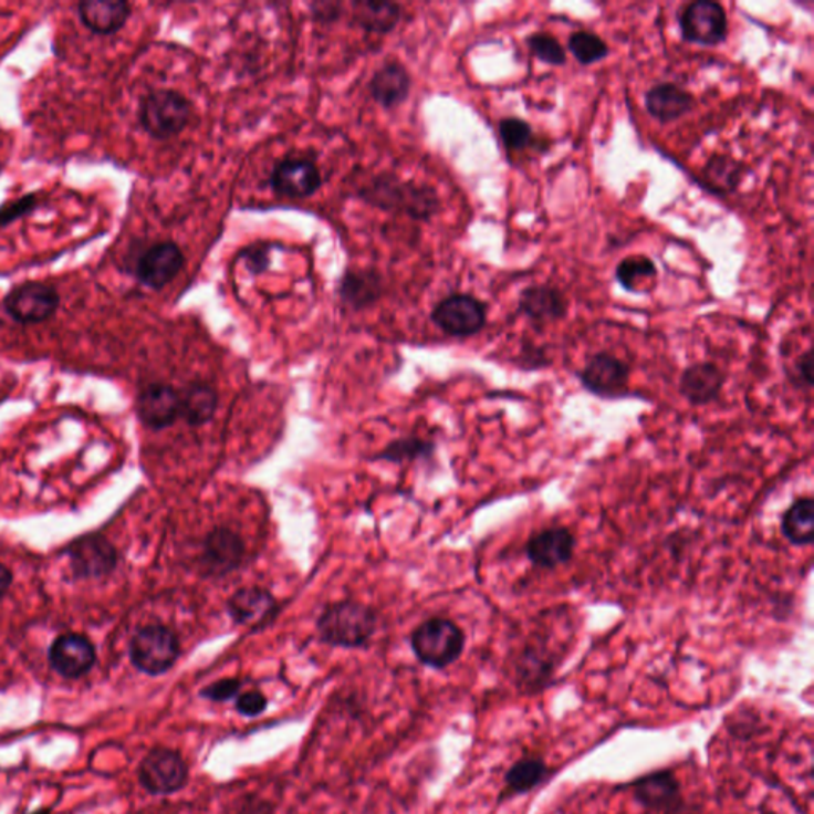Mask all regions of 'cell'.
I'll use <instances>...</instances> for the list:
<instances>
[{
	"label": "cell",
	"mask_w": 814,
	"mask_h": 814,
	"mask_svg": "<svg viewBox=\"0 0 814 814\" xmlns=\"http://www.w3.org/2000/svg\"><path fill=\"white\" fill-rule=\"evenodd\" d=\"M376 613L355 602H340L323 610L317 623L320 639L336 648H363L376 632Z\"/></svg>",
	"instance_id": "obj_1"
},
{
	"label": "cell",
	"mask_w": 814,
	"mask_h": 814,
	"mask_svg": "<svg viewBox=\"0 0 814 814\" xmlns=\"http://www.w3.org/2000/svg\"><path fill=\"white\" fill-rule=\"evenodd\" d=\"M363 199L390 212H401L413 218L428 220L438 212L439 198L435 190L405 184L398 178L382 176L362 191Z\"/></svg>",
	"instance_id": "obj_2"
},
{
	"label": "cell",
	"mask_w": 814,
	"mask_h": 814,
	"mask_svg": "<svg viewBox=\"0 0 814 814\" xmlns=\"http://www.w3.org/2000/svg\"><path fill=\"white\" fill-rule=\"evenodd\" d=\"M191 102L176 90H153L142 97L137 118L142 129L156 140L178 136L190 123Z\"/></svg>",
	"instance_id": "obj_3"
},
{
	"label": "cell",
	"mask_w": 814,
	"mask_h": 814,
	"mask_svg": "<svg viewBox=\"0 0 814 814\" xmlns=\"http://www.w3.org/2000/svg\"><path fill=\"white\" fill-rule=\"evenodd\" d=\"M410 646L421 664L442 670L460 659L465 634L452 620L432 617L414 630Z\"/></svg>",
	"instance_id": "obj_4"
},
{
	"label": "cell",
	"mask_w": 814,
	"mask_h": 814,
	"mask_svg": "<svg viewBox=\"0 0 814 814\" xmlns=\"http://www.w3.org/2000/svg\"><path fill=\"white\" fill-rule=\"evenodd\" d=\"M178 656L180 643L165 625H147L129 643V659L145 675H165L176 665Z\"/></svg>",
	"instance_id": "obj_5"
},
{
	"label": "cell",
	"mask_w": 814,
	"mask_h": 814,
	"mask_svg": "<svg viewBox=\"0 0 814 814\" xmlns=\"http://www.w3.org/2000/svg\"><path fill=\"white\" fill-rule=\"evenodd\" d=\"M60 305L61 294L56 286L39 280H28L13 286L2 300L6 314L20 325L49 322L56 315Z\"/></svg>",
	"instance_id": "obj_6"
},
{
	"label": "cell",
	"mask_w": 814,
	"mask_h": 814,
	"mask_svg": "<svg viewBox=\"0 0 814 814\" xmlns=\"http://www.w3.org/2000/svg\"><path fill=\"white\" fill-rule=\"evenodd\" d=\"M682 39L701 46H716L729 35V18L724 7L712 0H696L679 17Z\"/></svg>",
	"instance_id": "obj_7"
},
{
	"label": "cell",
	"mask_w": 814,
	"mask_h": 814,
	"mask_svg": "<svg viewBox=\"0 0 814 814\" xmlns=\"http://www.w3.org/2000/svg\"><path fill=\"white\" fill-rule=\"evenodd\" d=\"M139 780L153 795L176 794L187 786L188 765L177 751L156 748L142 761Z\"/></svg>",
	"instance_id": "obj_8"
},
{
	"label": "cell",
	"mask_w": 814,
	"mask_h": 814,
	"mask_svg": "<svg viewBox=\"0 0 814 814\" xmlns=\"http://www.w3.org/2000/svg\"><path fill=\"white\" fill-rule=\"evenodd\" d=\"M184 264L185 254L176 242H156L136 258L133 275L140 285L159 292L180 274Z\"/></svg>",
	"instance_id": "obj_9"
},
{
	"label": "cell",
	"mask_w": 814,
	"mask_h": 814,
	"mask_svg": "<svg viewBox=\"0 0 814 814\" xmlns=\"http://www.w3.org/2000/svg\"><path fill=\"white\" fill-rule=\"evenodd\" d=\"M431 319L449 336H474L486 326L487 305L470 294H452L436 305Z\"/></svg>",
	"instance_id": "obj_10"
},
{
	"label": "cell",
	"mask_w": 814,
	"mask_h": 814,
	"mask_svg": "<svg viewBox=\"0 0 814 814\" xmlns=\"http://www.w3.org/2000/svg\"><path fill=\"white\" fill-rule=\"evenodd\" d=\"M580 380L591 394L602 398H620L627 392L630 368L617 356L602 352L592 356L581 369Z\"/></svg>",
	"instance_id": "obj_11"
},
{
	"label": "cell",
	"mask_w": 814,
	"mask_h": 814,
	"mask_svg": "<svg viewBox=\"0 0 814 814\" xmlns=\"http://www.w3.org/2000/svg\"><path fill=\"white\" fill-rule=\"evenodd\" d=\"M635 801L648 812L660 814H685L681 784L674 773L659 772L641 778L632 786Z\"/></svg>",
	"instance_id": "obj_12"
},
{
	"label": "cell",
	"mask_w": 814,
	"mask_h": 814,
	"mask_svg": "<svg viewBox=\"0 0 814 814\" xmlns=\"http://www.w3.org/2000/svg\"><path fill=\"white\" fill-rule=\"evenodd\" d=\"M76 577H104L116 568L118 554L105 538L91 534L75 540L67 549Z\"/></svg>",
	"instance_id": "obj_13"
},
{
	"label": "cell",
	"mask_w": 814,
	"mask_h": 814,
	"mask_svg": "<svg viewBox=\"0 0 814 814\" xmlns=\"http://www.w3.org/2000/svg\"><path fill=\"white\" fill-rule=\"evenodd\" d=\"M269 185L278 195L307 198L322 187V174L311 159H283L272 169Z\"/></svg>",
	"instance_id": "obj_14"
},
{
	"label": "cell",
	"mask_w": 814,
	"mask_h": 814,
	"mask_svg": "<svg viewBox=\"0 0 814 814\" xmlns=\"http://www.w3.org/2000/svg\"><path fill=\"white\" fill-rule=\"evenodd\" d=\"M246 547L242 538L228 526H218L204 540L202 566L209 576L220 577L241 565Z\"/></svg>",
	"instance_id": "obj_15"
},
{
	"label": "cell",
	"mask_w": 814,
	"mask_h": 814,
	"mask_svg": "<svg viewBox=\"0 0 814 814\" xmlns=\"http://www.w3.org/2000/svg\"><path fill=\"white\" fill-rule=\"evenodd\" d=\"M51 668L64 678H79L88 674L96 661V649L86 636L65 634L58 636L49 650Z\"/></svg>",
	"instance_id": "obj_16"
},
{
	"label": "cell",
	"mask_w": 814,
	"mask_h": 814,
	"mask_svg": "<svg viewBox=\"0 0 814 814\" xmlns=\"http://www.w3.org/2000/svg\"><path fill=\"white\" fill-rule=\"evenodd\" d=\"M576 538L565 526H552L534 533L526 543V557L534 566L555 570L573 559Z\"/></svg>",
	"instance_id": "obj_17"
},
{
	"label": "cell",
	"mask_w": 814,
	"mask_h": 814,
	"mask_svg": "<svg viewBox=\"0 0 814 814\" xmlns=\"http://www.w3.org/2000/svg\"><path fill=\"white\" fill-rule=\"evenodd\" d=\"M137 414L145 427L163 430L180 417V392L166 384H152L137 398Z\"/></svg>",
	"instance_id": "obj_18"
},
{
	"label": "cell",
	"mask_w": 814,
	"mask_h": 814,
	"mask_svg": "<svg viewBox=\"0 0 814 814\" xmlns=\"http://www.w3.org/2000/svg\"><path fill=\"white\" fill-rule=\"evenodd\" d=\"M133 6L125 0H83L76 6V17L83 28L96 35H114L125 28Z\"/></svg>",
	"instance_id": "obj_19"
},
{
	"label": "cell",
	"mask_w": 814,
	"mask_h": 814,
	"mask_svg": "<svg viewBox=\"0 0 814 814\" xmlns=\"http://www.w3.org/2000/svg\"><path fill=\"white\" fill-rule=\"evenodd\" d=\"M228 613L238 625L263 627L278 613V602L271 592L260 587H247L236 592L228 602Z\"/></svg>",
	"instance_id": "obj_20"
},
{
	"label": "cell",
	"mask_w": 814,
	"mask_h": 814,
	"mask_svg": "<svg viewBox=\"0 0 814 814\" xmlns=\"http://www.w3.org/2000/svg\"><path fill=\"white\" fill-rule=\"evenodd\" d=\"M519 311L534 325L543 326L566 317L568 300L554 286L532 285L519 296Z\"/></svg>",
	"instance_id": "obj_21"
},
{
	"label": "cell",
	"mask_w": 814,
	"mask_h": 814,
	"mask_svg": "<svg viewBox=\"0 0 814 814\" xmlns=\"http://www.w3.org/2000/svg\"><path fill=\"white\" fill-rule=\"evenodd\" d=\"M646 111L661 125L678 122L696 107L692 94L676 83H660L645 94Z\"/></svg>",
	"instance_id": "obj_22"
},
{
	"label": "cell",
	"mask_w": 814,
	"mask_h": 814,
	"mask_svg": "<svg viewBox=\"0 0 814 814\" xmlns=\"http://www.w3.org/2000/svg\"><path fill=\"white\" fill-rule=\"evenodd\" d=\"M726 376L714 363H696L682 373L679 392L692 406L716 401L724 387Z\"/></svg>",
	"instance_id": "obj_23"
},
{
	"label": "cell",
	"mask_w": 814,
	"mask_h": 814,
	"mask_svg": "<svg viewBox=\"0 0 814 814\" xmlns=\"http://www.w3.org/2000/svg\"><path fill=\"white\" fill-rule=\"evenodd\" d=\"M413 86L405 65L387 63L382 65L369 83L371 96L385 108H394L407 100Z\"/></svg>",
	"instance_id": "obj_24"
},
{
	"label": "cell",
	"mask_w": 814,
	"mask_h": 814,
	"mask_svg": "<svg viewBox=\"0 0 814 814\" xmlns=\"http://www.w3.org/2000/svg\"><path fill=\"white\" fill-rule=\"evenodd\" d=\"M549 766L540 755H526L508 770L504 776V792L501 797L526 794L547 780Z\"/></svg>",
	"instance_id": "obj_25"
},
{
	"label": "cell",
	"mask_w": 814,
	"mask_h": 814,
	"mask_svg": "<svg viewBox=\"0 0 814 814\" xmlns=\"http://www.w3.org/2000/svg\"><path fill=\"white\" fill-rule=\"evenodd\" d=\"M218 406L216 388L207 384H191L180 392V417L191 427H201L212 420Z\"/></svg>",
	"instance_id": "obj_26"
},
{
	"label": "cell",
	"mask_w": 814,
	"mask_h": 814,
	"mask_svg": "<svg viewBox=\"0 0 814 814\" xmlns=\"http://www.w3.org/2000/svg\"><path fill=\"white\" fill-rule=\"evenodd\" d=\"M382 293V280L374 271H348L341 279L340 296L352 309L376 303Z\"/></svg>",
	"instance_id": "obj_27"
},
{
	"label": "cell",
	"mask_w": 814,
	"mask_h": 814,
	"mask_svg": "<svg viewBox=\"0 0 814 814\" xmlns=\"http://www.w3.org/2000/svg\"><path fill=\"white\" fill-rule=\"evenodd\" d=\"M781 532L794 546H810L814 538V500L805 497L794 501L784 512Z\"/></svg>",
	"instance_id": "obj_28"
},
{
	"label": "cell",
	"mask_w": 814,
	"mask_h": 814,
	"mask_svg": "<svg viewBox=\"0 0 814 814\" xmlns=\"http://www.w3.org/2000/svg\"><path fill=\"white\" fill-rule=\"evenodd\" d=\"M352 10L355 23L373 34H387L401 20V9L390 2H354Z\"/></svg>",
	"instance_id": "obj_29"
},
{
	"label": "cell",
	"mask_w": 814,
	"mask_h": 814,
	"mask_svg": "<svg viewBox=\"0 0 814 814\" xmlns=\"http://www.w3.org/2000/svg\"><path fill=\"white\" fill-rule=\"evenodd\" d=\"M657 275L659 272H657L656 264L645 254H630L624 258L616 268L617 282L630 293L648 292L649 285L656 283Z\"/></svg>",
	"instance_id": "obj_30"
},
{
	"label": "cell",
	"mask_w": 814,
	"mask_h": 814,
	"mask_svg": "<svg viewBox=\"0 0 814 814\" xmlns=\"http://www.w3.org/2000/svg\"><path fill=\"white\" fill-rule=\"evenodd\" d=\"M568 49L577 63L592 65L609 56V46L594 32L577 31L570 35Z\"/></svg>",
	"instance_id": "obj_31"
},
{
	"label": "cell",
	"mask_w": 814,
	"mask_h": 814,
	"mask_svg": "<svg viewBox=\"0 0 814 814\" xmlns=\"http://www.w3.org/2000/svg\"><path fill=\"white\" fill-rule=\"evenodd\" d=\"M498 131L508 152H522L533 144V129L525 119L509 116L501 119Z\"/></svg>",
	"instance_id": "obj_32"
},
{
	"label": "cell",
	"mask_w": 814,
	"mask_h": 814,
	"mask_svg": "<svg viewBox=\"0 0 814 814\" xmlns=\"http://www.w3.org/2000/svg\"><path fill=\"white\" fill-rule=\"evenodd\" d=\"M526 45L534 58L549 65H563L566 63V51L562 43L547 32H534L526 38Z\"/></svg>",
	"instance_id": "obj_33"
},
{
	"label": "cell",
	"mask_w": 814,
	"mask_h": 814,
	"mask_svg": "<svg viewBox=\"0 0 814 814\" xmlns=\"http://www.w3.org/2000/svg\"><path fill=\"white\" fill-rule=\"evenodd\" d=\"M705 177L719 190H733L740 181V166L727 156H714L705 169Z\"/></svg>",
	"instance_id": "obj_34"
},
{
	"label": "cell",
	"mask_w": 814,
	"mask_h": 814,
	"mask_svg": "<svg viewBox=\"0 0 814 814\" xmlns=\"http://www.w3.org/2000/svg\"><path fill=\"white\" fill-rule=\"evenodd\" d=\"M432 446L430 442L424 441L420 438H405L398 439V441L392 442L390 446L385 447L384 450L377 456V460L399 461L416 460V458L428 456L431 453Z\"/></svg>",
	"instance_id": "obj_35"
},
{
	"label": "cell",
	"mask_w": 814,
	"mask_h": 814,
	"mask_svg": "<svg viewBox=\"0 0 814 814\" xmlns=\"http://www.w3.org/2000/svg\"><path fill=\"white\" fill-rule=\"evenodd\" d=\"M39 206L38 192H29L13 201L3 202L0 206V228L10 227L21 218L31 216L39 209Z\"/></svg>",
	"instance_id": "obj_36"
},
{
	"label": "cell",
	"mask_w": 814,
	"mask_h": 814,
	"mask_svg": "<svg viewBox=\"0 0 814 814\" xmlns=\"http://www.w3.org/2000/svg\"><path fill=\"white\" fill-rule=\"evenodd\" d=\"M242 681L238 678H225L218 679L212 685L204 687L199 697L202 699L213 701V703H225V701L236 700V697L241 693Z\"/></svg>",
	"instance_id": "obj_37"
},
{
	"label": "cell",
	"mask_w": 814,
	"mask_h": 814,
	"mask_svg": "<svg viewBox=\"0 0 814 814\" xmlns=\"http://www.w3.org/2000/svg\"><path fill=\"white\" fill-rule=\"evenodd\" d=\"M268 697L260 690H249L236 697V711L243 718H258L268 710Z\"/></svg>",
	"instance_id": "obj_38"
},
{
	"label": "cell",
	"mask_w": 814,
	"mask_h": 814,
	"mask_svg": "<svg viewBox=\"0 0 814 814\" xmlns=\"http://www.w3.org/2000/svg\"><path fill=\"white\" fill-rule=\"evenodd\" d=\"M792 380L799 387H813V351L808 348L805 354L795 359L794 368H792Z\"/></svg>",
	"instance_id": "obj_39"
},
{
	"label": "cell",
	"mask_w": 814,
	"mask_h": 814,
	"mask_svg": "<svg viewBox=\"0 0 814 814\" xmlns=\"http://www.w3.org/2000/svg\"><path fill=\"white\" fill-rule=\"evenodd\" d=\"M269 246H254L247 250L246 254H242L247 260V269L253 274H260V272L267 271L269 267Z\"/></svg>",
	"instance_id": "obj_40"
},
{
	"label": "cell",
	"mask_w": 814,
	"mask_h": 814,
	"mask_svg": "<svg viewBox=\"0 0 814 814\" xmlns=\"http://www.w3.org/2000/svg\"><path fill=\"white\" fill-rule=\"evenodd\" d=\"M241 814H272V808L268 802L254 801L246 803Z\"/></svg>",
	"instance_id": "obj_41"
},
{
	"label": "cell",
	"mask_w": 814,
	"mask_h": 814,
	"mask_svg": "<svg viewBox=\"0 0 814 814\" xmlns=\"http://www.w3.org/2000/svg\"><path fill=\"white\" fill-rule=\"evenodd\" d=\"M13 583V574L3 563H0V598L10 591Z\"/></svg>",
	"instance_id": "obj_42"
},
{
	"label": "cell",
	"mask_w": 814,
	"mask_h": 814,
	"mask_svg": "<svg viewBox=\"0 0 814 814\" xmlns=\"http://www.w3.org/2000/svg\"><path fill=\"white\" fill-rule=\"evenodd\" d=\"M38 814H43V813H38Z\"/></svg>",
	"instance_id": "obj_43"
}]
</instances>
